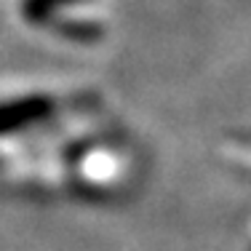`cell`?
Segmentation results:
<instances>
[{
  "mask_svg": "<svg viewBox=\"0 0 251 251\" xmlns=\"http://www.w3.org/2000/svg\"><path fill=\"white\" fill-rule=\"evenodd\" d=\"M142 155L99 91L0 94V184L40 198L107 203L139 182Z\"/></svg>",
  "mask_w": 251,
  "mask_h": 251,
  "instance_id": "obj_1",
  "label": "cell"
}]
</instances>
